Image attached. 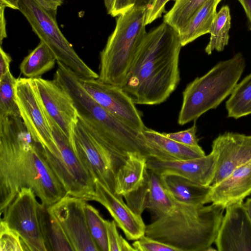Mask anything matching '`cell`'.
<instances>
[{
  "label": "cell",
  "instance_id": "6da1fadb",
  "mask_svg": "<svg viewBox=\"0 0 251 251\" xmlns=\"http://www.w3.org/2000/svg\"><path fill=\"white\" fill-rule=\"evenodd\" d=\"M24 188L49 207L67 195L20 116L0 117V214Z\"/></svg>",
  "mask_w": 251,
  "mask_h": 251
},
{
  "label": "cell",
  "instance_id": "7a4b0ae2",
  "mask_svg": "<svg viewBox=\"0 0 251 251\" xmlns=\"http://www.w3.org/2000/svg\"><path fill=\"white\" fill-rule=\"evenodd\" d=\"M181 47L177 31L164 22L147 32L121 87L135 104H160L176 90Z\"/></svg>",
  "mask_w": 251,
  "mask_h": 251
},
{
  "label": "cell",
  "instance_id": "3957f363",
  "mask_svg": "<svg viewBox=\"0 0 251 251\" xmlns=\"http://www.w3.org/2000/svg\"><path fill=\"white\" fill-rule=\"evenodd\" d=\"M54 80L73 100L78 118L107 150L125 161L129 154L145 156L148 146L142 132L123 123L100 105L81 84L79 77L57 61Z\"/></svg>",
  "mask_w": 251,
  "mask_h": 251
},
{
  "label": "cell",
  "instance_id": "277c9868",
  "mask_svg": "<svg viewBox=\"0 0 251 251\" xmlns=\"http://www.w3.org/2000/svg\"><path fill=\"white\" fill-rule=\"evenodd\" d=\"M175 201L169 213L146 226L145 235L178 251H206L215 242L225 209Z\"/></svg>",
  "mask_w": 251,
  "mask_h": 251
},
{
  "label": "cell",
  "instance_id": "5b68a950",
  "mask_svg": "<svg viewBox=\"0 0 251 251\" xmlns=\"http://www.w3.org/2000/svg\"><path fill=\"white\" fill-rule=\"evenodd\" d=\"M146 9L132 6L117 17L115 29L100 52L98 79L122 87L147 33Z\"/></svg>",
  "mask_w": 251,
  "mask_h": 251
},
{
  "label": "cell",
  "instance_id": "8992f818",
  "mask_svg": "<svg viewBox=\"0 0 251 251\" xmlns=\"http://www.w3.org/2000/svg\"><path fill=\"white\" fill-rule=\"evenodd\" d=\"M245 66L243 55L238 52L218 62L205 75L189 83L182 93L178 124L184 125L217 108L231 94Z\"/></svg>",
  "mask_w": 251,
  "mask_h": 251
},
{
  "label": "cell",
  "instance_id": "52a82bcc",
  "mask_svg": "<svg viewBox=\"0 0 251 251\" xmlns=\"http://www.w3.org/2000/svg\"><path fill=\"white\" fill-rule=\"evenodd\" d=\"M18 10L26 18L33 31L55 56L82 79H97L99 74L78 56L60 30L56 14L46 10L33 0H19Z\"/></svg>",
  "mask_w": 251,
  "mask_h": 251
},
{
  "label": "cell",
  "instance_id": "ba28073f",
  "mask_svg": "<svg viewBox=\"0 0 251 251\" xmlns=\"http://www.w3.org/2000/svg\"><path fill=\"white\" fill-rule=\"evenodd\" d=\"M47 118L56 143L50 150L42 148L47 162L67 195L93 201L94 180L81 163L68 138L52 119Z\"/></svg>",
  "mask_w": 251,
  "mask_h": 251
},
{
  "label": "cell",
  "instance_id": "9c48e42d",
  "mask_svg": "<svg viewBox=\"0 0 251 251\" xmlns=\"http://www.w3.org/2000/svg\"><path fill=\"white\" fill-rule=\"evenodd\" d=\"M71 145L94 181H99L115 193L116 174L123 164L92 135L78 118Z\"/></svg>",
  "mask_w": 251,
  "mask_h": 251
},
{
  "label": "cell",
  "instance_id": "30bf717a",
  "mask_svg": "<svg viewBox=\"0 0 251 251\" xmlns=\"http://www.w3.org/2000/svg\"><path fill=\"white\" fill-rule=\"evenodd\" d=\"M36 196L32 189L22 188L0 214L7 226L16 231L30 251H47L42 234Z\"/></svg>",
  "mask_w": 251,
  "mask_h": 251
},
{
  "label": "cell",
  "instance_id": "8fae6325",
  "mask_svg": "<svg viewBox=\"0 0 251 251\" xmlns=\"http://www.w3.org/2000/svg\"><path fill=\"white\" fill-rule=\"evenodd\" d=\"M15 89L20 116L33 139L43 149L53 147L55 141L51 128L32 79L18 78Z\"/></svg>",
  "mask_w": 251,
  "mask_h": 251
},
{
  "label": "cell",
  "instance_id": "7c38bea8",
  "mask_svg": "<svg viewBox=\"0 0 251 251\" xmlns=\"http://www.w3.org/2000/svg\"><path fill=\"white\" fill-rule=\"evenodd\" d=\"M32 82L47 116L57 124L72 144L78 120L73 99L54 79L39 77L32 79Z\"/></svg>",
  "mask_w": 251,
  "mask_h": 251
},
{
  "label": "cell",
  "instance_id": "4fadbf2b",
  "mask_svg": "<svg viewBox=\"0 0 251 251\" xmlns=\"http://www.w3.org/2000/svg\"><path fill=\"white\" fill-rule=\"evenodd\" d=\"M85 90L102 107L132 128L142 132L146 127L140 112L130 97L120 86L97 79H82Z\"/></svg>",
  "mask_w": 251,
  "mask_h": 251
},
{
  "label": "cell",
  "instance_id": "5bb4252c",
  "mask_svg": "<svg viewBox=\"0 0 251 251\" xmlns=\"http://www.w3.org/2000/svg\"><path fill=\"white\" fill-rule=\"evenodd\" d=\"M86 203L82 199L67 195L49 207L74 251H99L89 230L85 212Z\"/></svg>",
  "mask_w": 251,
  "mask_h": 251
},
{
  "label": "cell",
  "instance_id": "9a60e30c",
  "mask_svg": "<svg viewBox=\"0 0 251 251\" xmlns=\"http://www.w3.org/2000/svg\"><path fill=\"white\" fill-rule=\"evenodd\" d=\"M211 151L217 156L212 186L251 160V135L226 132L213 140Z\"/></svg>",
  "mask_w": 251,
  "mask_h": 251
},
{
  "label": "cell",
  "instance_id": "2e32d148",
  "mask_svg": "<svg viewBox=\"0 0 251 251\" xmlns=\"http://www.w3.org/2000/svg\"><path fill=\"white\" fill-rule=\"evenodd\" d=\"M243 203L225 209L214 242L218 251H251V224Z\"/></svg>",
  "mask_w": 251,
  "mask_h": 251
},
{
  "label": "cell",
  "instance_id": "e0dca14e",
  "mask_svg": "<svg viewBox=\"0 0 251 251\" xmlns=\"http://www.w3.org/2000/svg\"><path fill=\"white\" fill-rule=\"evenodd\" d=\"M217 156L211 151L202 157L183 160H161L155 158L147 159V167L159 175H177L203 186H210L216 167Z\"/></svg>",
  "mask_w": 251,
  "mask_h": 251
},
{
  "label": "cell",
  "instance_id": "ac0fdd59",
  "mask_svg": "<svg viewBox=\"0 0 251 251\" xmlns=\"http://www.w3.org/2000/svg\"><path fill=\"white\" fill-rule=\"evenodd\" d=\"M95 191L93 201L99 202L108 210L128 240H136L145 235L146 226L142 216L125 203L123 196L113 193L98 180L95 181Z\"/></svg>",
  "mask_w": 251,
  "mask_h": 251
},
{
  "label": "cell",
  "instance_id": "d6986e66",
  "mask_svg": "<svg viewBox=\"0 0 251 251\" xmlns=\"http://www.w3.org/2000/svg\"><path fill=\"white\" fill-rule=\"evenodd\" d=\"M211 187L210 200L213 203L226 209L232 204L243 202L251 194V160Z\"/></svg>",
  "mask_w": 251,
  "mask_h": 251
},
{
  "label": "cell",
  "instance_id": "ffe728a7",
  "mask_svg": "<svg viewBox=\"0 0 251 251\" xmlns=\"http://www.w3.org/2000/svg\"><path fill=\"white\" fill-rule=\"evenodd\" d=\"M160 176L166 189L176 201L196 205L211 202V186H203L175 174Z\"/></svg>",
  "mask_w": 251,
  "mask_h": 251
},
{
  "label": "cell",
  "instance_id": "44dd1931",
  "mask_svg": "<svg viewBox=\"0 0 251 251\" xmlns=\"http://www.w3.org/2000/svg\"><path fill=\"white\" fill-rule=\"evenodd\" d=\"M142 134L150 146L159 155L161 160H183L205 155L199 145L187 146L166 136L163 133L146 127Z\"/></svg>",
  "mask_w": 251,
  "mask_h": 251
},
{
  "label": "cell",
  "instance_id": "7402d4cb",
  "mask_svg": "<svg viewBox=\"0 0 251 251\" xmlns=\"http://www.w3.org/2000/svg\"><path fill=\"white\" fill-rule=\"evenodd\" d=\"M147 159L140 155H129L117 172L116 194L124 197L137 190L142 185L148 172Z\"/></svg>",
  "mask_w": 251,
  "mask_h": 251
},
{
  "label": "cell",
  "instance_id": "603a6c76",
  "mask_svg": "<svg viewBox=\"0 0 251 251\" xmlns=\"http://www.w3.org/2000/svg\"><path fill=\"white\" fill-rule=\"evenodd\" d=\"M38 213L47 251H74L62 226L50 207L39 202Z\"/></svg>",
  "mask_w": 251,
  "mask_h": 251
},
{
  "label": "cell",
  "instance_id": "cb8c5ba5",
  "mask_svg": "<svg viewBox=\"0 0 251 251\" xmlns=\"http://www.w3.org/2000/svg\"><path fill=\"white\" fill-rule=\"evenodd\" d=\"M221 0H207L195 13L178 33L182 47L192 42L209 31Z\"/></svg>",
  "mask_w": 251,
  "mask_h": 251
},
{
  "label": "cell",
  "instance_id": "d4e9b609",
  "mask_svg": "<svg viewBox=\"0 0 251 251\" xmlns=\"http://www.w3.org/2000/svg\"><path fill=\"white\" fill-rule=\"evenodd\" d=\"M56 62L57 59L52 51L44 42L40 41L21 63L20 70L26 78H39L51 70Z\"/></svg>",
  "mask_w": 251,
  "mask_h": 251
},
{
  "label": "cell",
  "instance_id": "484cf974",
  "mask_svg": "<svg viewBox=\"0 0 251 251\" xmlns=\"http://www.w3.org/2000/svg\"><path fill=\"white\" fill-rule=\"evenodd\" d=\"M149 197L147 209L155 219L169 213L175 205L176 201L164 186L161 176L148 170Z\"/></svg>",
  "mask_w": 251,
  "mask_h": 251
},
{
  "label": "cell",
  "instance_id": "4316f807",
  "mask_svg": "<svg viewBox=\"0 0 251 251\" xmlns=\"http://www.w3.org/2000/svg\"><path fill=\"white\" fill-rule=\"evenodd\" d=\"M226 107L229 118L237 119L251 114V73L237 83Z\"/></svg>",
  "mask_w": 251,
  "mask_h": 251
},
{
  "label": "cell",
  "instance_id": "83f0119b",
  "mask_svg": "<svg viewBox=\"0 0 251 251\" xmlns=\"http://www.w3.org/2000/svg\"><path fill=\"white\" fill-rule=\"evenodd\" d=\"M231 20L229 6L227 5L222 6L217 12L209 31L210 40L205 48L207 54H211L214 50L222 51L228 45Z\"/></svg>",
  "mask_w": 251,
  "mask_h": 251
},
{
  "label": "cell",
  "instance_id": "f1b7e54d",
  "mask_svg": "<svg viewBox=\"0 0 251 251\" xmlns=\"http://www.w3.org/2000/svg\"><path fill=\"white\" fill-rule=\"evenodd\" d=\"M207 0H176L172 8L164 16V22L179 33Z\"/></svg>",
  "mask_w": 251,
  "mask_h": 251
},
{
  "label": "cell",
  "instance_id": "f546056e",
  "mask_svg": "<svg viewBox=\"0 0 251 251\" xmlns=\"http://www.w3.org/2000/svg\"><path fill=\"white\" fill-rule=\"evenodd\" d=\"M17 80L10 71L0 78V117L20 116L16 96Z\"/></svg>",
  "mask_w": 251,
  "mask_h": 251
},
{
  "label": "cell",
  "instance_id": "4dcf8cb0",
  "mask_svg": "<svg viewBox=\"0 0 251 251\" xmlns=\"http://www.w3.org/2000/svg\"><path fill=\"white\" fill-rule=\"evenodd\" d=\"M85 212L90 233L99 251H109L105 220L96 208L87 203Z\"/></svg>",
  "mask_w": 251,
  "mask_h": 251
},
{
  "label": "cell",
  "instance_id": "1f68e13d",
  "mask_svg": "<svg viewBox=\"0 0 251 251\" xmlns=\"http://www.w3.org/2000/svg\"><path fill=\"white\" fill-rule=\"evenodd\" d=\"M29 251L19 235L2 220L0 226V251Z\"/></svg>",
  "mask_w": 251,
  "mask_h": 251
},
{
  "label": "cell",
  "instance_id": "d6a6232c",
  "mask_svg": "<svg viewBox=\"0 0 251 251\" xmlns=\"http://www.w3.org/2000/svg\"><path fill=\"white\" fill-rule=\"evenodd\" d=\"M123 197L126 200L127 205L135 213L142 216L143 211L147 209L149 197L148 172L142 185L136 190Z\"/></svg>",
  "mask_w": 251,
  "mask_h": 251
},
{
  "label": "cell",
  "instance_id": "836d02e7",
  "mask_svg": "<svg viewBox=\"0 0 251 251\" xmlns=\"http://www.w3.org/2000/svg\"><path fill=\"white\" fill-rule=\"evenodd\" d=\"M109 251H136L132 246L119 234L114 220H105Z\"/></svg>",
  "mask_w": 251,
  "mask_h": 251
},
{
  "label": "cell",
  "instance_id": "e575fe53",
  "mask_svg": "<svg viewBox=\"0 0 251 251\" xmlns=\"http://www.w3.org/2000/svg\"><path fill=\"white\" fill-rule=\"evenodd\" d=\"M136 251H178L172 246L150 238L145 235L135 240L132 245Z\"/></svg>",
  "mask_w": 251,
  "mask_h": 251
},
{
  "label": "cell",
  "instance_id": "d590c367",
  "mask_svg": "<svg viewBox=\"0 0 251 251\" xmlns=\"http://www.w3.org/2000/svg\"><path fill=\"white\" fill-rule=\"evenodd\" d=\"M197 126L195 123L187 129L169 133H163L167 137L181 144L190 146H198V139L196 136Z\"/></svg>",
  "mask_w": 251,
  "mask_h": 251
},
{
  "label": "cell",
  "instance_id": "8d00e7d4",
  "mask_svg": "<svg viewBox=\"0 0 251 251\" xmlns=\"http://www.w3.org/2000/svg\"><path fill=\"white\" fill-rule=\"evenodd\" d=\"M170 0H155L151 9L146 12L145 25H146L162 16L163 13L165 12V5Z\"/></svg>",
  "mask_w": 251,
  "mask_h": 251
},
{
  "label": "cell",
  "instance_id": "74e56055",
  "mask_svg": "<svg viewBox=\"0 0 251 251\" xmlns=\"http://www.w3.org/2000/svg\"><path fill=\"white\" fill-rule=\"evenodd\" d=\"M12 58L10 55L6 53L2 49L0 48V78L10 71V64Z\"/></svg>",
  "mask_w": 251,
  "mask_h": 251
},
{
  "label": "cell",
  "instance_id": "f35d334b",
  "mask_svg": "<svg viewBox=\"0 0 251 251\" xmlns=\"http://www.w3.org/2000/svg\"><path fill=\"white\" fill-rule=\"evenodd\" d=\"M50 12L56 14L57 8L61 6L63 0H33Z\"/></svg>",
  "mask_w": 251,
  "mask_h": 251
},
{
  "label": "cell",
  "instance_id": "ab89813d",
  "mask_svg": "<svg viewBox=\"0 0 251 251\" xmlns=\"http://www.w3.org/2000/svg\"><path fill=\"white\" fill-rule=\"evenodd\" d=\"M5 7L0 6V41L1 46L3 40L7 37L6 20L4 16Z\"/></svg>",
  "mask_w": 251,
  "mask_h": 251
},
{
  "label": "cell",
  "instance_id": "60d3db41",
  "mask_svg": "<svg viewBox=\"0 0 251 251\" xmlns=\"http://www.w3.org/2000/svg\"><path fill=\"white\" fill-rule=\"evenodd\" d=\"M155 0H129V7L135 6L146 8V11L151 9Z\"/></svg>",
  "mask_w": 251,
  "mask_h": 251
},
{
  "label": "cell",
  "instance_id": "b9f144b4",
  "mask_svg": "<svg viewBox=\"0 0 251 251\" xmlns=\"http://www.w3.org/2000/svg\"><path fill=\"white\" fill-rule=\"evenodd\" d=\"M243 6L250 22V29L251 30V0H237Z\"/></svg>",
  "mask_w": 251,
  "mask_h": 251
},
{
  "label": "cell",
  "instance_id": "7bdbcfd3",
  "mask_svg": "<svg viewBox=\"0 0 251 251\" xmlns=\"http://www.w3.org/2000/svg\"><path fill=\"white\" fill-rule=\"evenodd\" d=\"M19 0H0V6L18 10Z\"/></svg>",
  "mask_w": 251,
  "mask_h": 251
},
{
  "label": "cell",
  "instance_id": "ee69618b",
  "mask_svg": "<svg viewBox=\"0 0 251 251\" xmlns=\"http://www.w3.org/2000/svg\"><path fill=\"white\" fill-rule=\"evenodd\" d=\"M243 204L251 224V198L247 199L246 201L243 203Z\"/></svg>",
  "mask_w": 251,
  "mask_h": 251
},
{
  "label": "cell",
  "instance_id": "f6af8a7d",
  "mask_svg": "<svg viewBox=\"0 0 251 251\" xmlns=\"http://www.w3.org/2000/svg\"><path fill=\"white\" fill-rule=\"evenodd\" d=\"M114 0H104V5L107 13L109 14L112 8Z\"/></svg>",
  "mask_w": 251,
  "mask_h": 251
}]
</instances>
